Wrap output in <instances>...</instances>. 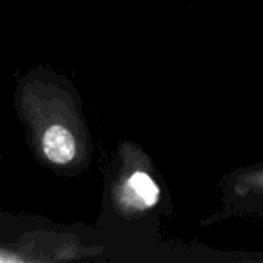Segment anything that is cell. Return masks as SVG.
Masks as SVG:
<instances>
[{
  "instance_id": "obj_3",
  "label": "cell",
  "mask_w": 263,
  "mask_h": 263,
  "mask_svg": "<svg viewBox=\"0 0 263 263\" xmlns=\"http://www.w3.org/2000/svg\"><path fill=\"white\" fill-rule=\"evenodd\" d=\"M222 208L203 220L211 227L234 217L263 219V162L239 166L227 173L219 185Z\"/></svg>"
},
{
  "instance_id": "obj_4",
  "label": "cell",
  "mask_w": 263,
  "mask_h": 263,
  "mask_svg": "<svg viewBox=\"0 0 263 263\" xmlns=\"http://www.w3.org/2000/svg\"><path fill=\"white\" fill-rule=\"evenodd\" d=\"M46 250L37 245V240L9 243L3 242L0 236V263L3 262H55L51 254L45 253Z\"/></svg>"
},
{
  "instance_id": "obj_1",
  "label": "cell",
  "mask_w": 263,
  "mask_h": 263,
  "mask_svg": "<svg viewBox=\"0 0 263 263\" xmlns=\"http://www.w3.org/2000/svg\"><path fill=\"white\" fill-rule=\"evenodd\" d=\"M14 106L35 159L57 173L79 174L92 157V142L82 100L72 83L37 66L15 86Z\"/></svg>"
},
{
  "instance_id": "obj_2",
  "label": "cell",
  "mask_w": 263,
  "mask_h": 263,
  "mask_svg": "<svg viewBox=\"0 0 263 263\" xmlns=\"http://www.w3.org/2000/svg\"><path fill=\"white\" fill-rule=\"evenodd\" d=\"M162 200L163 190L151 159L140 146L122 143L111 182L112 210L123 219L136 220L151 214Z\"/></svg>"
}]
</instances>
